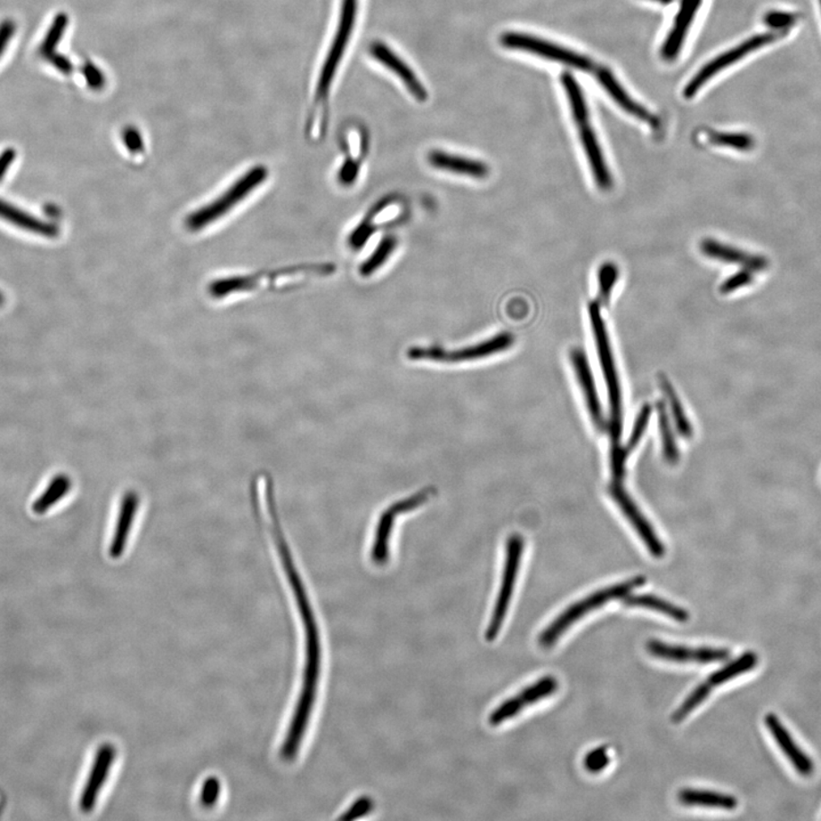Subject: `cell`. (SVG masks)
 <instances>
[{"label":"cell","mask_w":821,"mask_h":821,"mask_svg":"<svg viewBox=\"0 0 821 821\" xmlns=\"http://www.w3.org/2000/svg\"><path fill=\"white\" fill-rule=\"evenodd\" d=\"M284 572L287 574L289 585L295 594L298 611L303 620L305 633V666L303 683L298 697L295 710L289 725L286 737L281 746L280 755L287 763L296 759L298 752L308 731L310 718L317 701L318 682L321 678L322 649L320 632H318L317 619H315L313 607L310 605L308 591L305 589L303 580L298 573L295 561H293L290 549L280 552Z\"/></svg>","instance_id":"obj_1"},{"label":"cell","mask_w":821,"mask_h":821,"mask_svg":"<svg viewBox=\"0 0 821 821\" xmlns=\"http://www.w3.org/2000/svg\"><path fill=\"white\" fill-rule=\"evenodd\" d=\"M360 0H343L340 5L337 30H335L329 52L323 62L320 76L315 87L314 112L309 119V136L318 140L325 136L326 127V106L329 100L331 87H333L335 75L342 63L350 44L352 32H354L359 13Z\"/></svg>","instance_id":"obj_2"},{"label":"cell","mask_w":821,"mask_h":821,"mask_svg":"<svg viewBox=\"0 0 821 821\" xmlns=\"http://www.w3.org/2000/svg\"><path fill=\"white\" fill-rule=\"evenodd\" d=\"M589 317L595 344H597L600 364H602L603 376H605L608 397H610L611 448H616L620 445L623 428L622 394H620L618 370H616L607 327L602 314L600 312L599 304H590Z\"/></svg>","instance_id":"obj_3"},{"label":"cell","mask_w":821,"mask_h":821,"mask_svg":"<svg viewBox=\"0 0 821 821\" xmlns=\"http://www.w3.org/2000/svg\"><path fill=\"white\" fill-rule=\"evenodd\" d=\"M645 583L646 578L644 576L631 578V580L610 586V588L599 590L597 593L590 594L589 597L573 603L567 610L561 612L558 618L552 620L549 627L543 629V632L539 637V644L543 648H550L583 616L589 614L591 611L598 610V608L606 605L611 600L623 599L625 595L640 588Z\"/></svg>","instance_id":"obj_4"},{"label":"cell","mask_w":821,"mask_h":821,"mask_svg":"<svg viewBox=\"0 0 821 821\" xmlns=\"http://www.w3.org/2000/svg\"><path fill=\"white\" fill-rule=\"evenodd\" d=\"M514 344V337L509 333H501L487 340L459 350H445L441 346H415L408 348L406 356L411 361H429L436 363H462L487 359V357L508 351Z\"/></svg>","instance_id":"obj_5"},{"label":"cell","mask_w":821,"mask_h":821,"mask_svg":"<svg viewBox=\"0 0 821 821\" xmlns=\"http://www.w3.org/2000/svg\"><path fill=\"white\" fill-rule=\"evenodd\" d=\"M522 551H524V540L521 535L513 534L508 539L507 556H505V564L504 576H502L501 588L497 595L495 611L492 618L489 620L485 638L489 642L495 641L499 636L502 625H504L505 616L509 610L510 602H512L514 585H516L519 565H521Z\"/></svg>","instance_id":"obj_6"},{"label":"cell","mask_w":821,"mask_h":821,"mask_svg":"<svg viewBox=\"0 0 821 821\" xmlns=\"http://www.w3.org/2000/svg\"><path fill=\"white\" fill-rule=\"evenodd\" d=\"M500 42L504 49L539 55V57L576 67L578 70L591 71L593 69V63L590 58L552 44V42L526 35V33L505 32L500 37Z\"/></svg>","instance_id":"obj_7"},{"label":"cell","mask_w":821,"mask_h":821,"mask_svg":"<svg viewBox=\"0 0 821 821\" xmlns=\"http://www.w3.org/2000/svg\"><path fill=\"white\" fill-rule=\"evenodd\" d=\"M406 210V204L397 195H388L379 200L364 219L356 225L347 237V245L352 250L359 251L368 245L379 229L387 225L397 222Z\"/></svg>","instance_id":"obj_8"},{"label":"cell","mask_w":821,"mask_h":821,"mask_svg":"<svg viewBox=\"0 0 821 821\" xmlns=\"http://www.w3.org/2000/svg\"><path fill=\"white\" fill-rule=\"evenodd\" d=\"M784 31L761 33V35L753 36L750 40L744 41L743 44L736 46L735 49L714 58L713 61L709 62L708 65L701 67L699 74L693 76L691 82H689L686 88H684L683 96L686 97V99H692V97L695 96L696 93L699 92V89L703 86L709 79L718 74V72L726 69V67H728L729 66H733L734 63L739 61V59L745 58L747 54L754 52V50L761 49V47L777 40L778 38L784 37Z\"/></svg>","instance_id":"obj_9"},{"label":"cell","mask_w":821,"mask_h":821,"mask_svg":"<svg viewBox=\"0 0 821 821\" xmlns=\"http://www.w3.org/2000/svg\"><path fill=\"white\" fill-rule=\"evenodd\" d=\"M431 495L432 489H424V491L419 492L418 495L397 502V504L390 505L388 509L385 510V513H382L380 519H379L377 531L376 535H374V541L371 549V560L374 564L378 566L385 565L389 559V540L391 531H393V526L395 524V519H397L399 514L411 512V510L420 507V505L424 504Z\"/></svg>","instance_id":"obj_10"},{"label":"cell","mask_w":821,"mask_h":821,"mask_svg":"<svg viewBox=\"0 0 821 821\" xmlns=\"http://www.w3.org/2000/svg\"><path fill=\"white\" fill-rule=\"evenodd\" d=\"M558 680L554 676L548 675L540 679L539 682L527 687L518 695L509 699L504 703L497 706L488 717V723L493 727L501 725L510 718L516 717L521 710L527 706L536 703V701L547 699L556 691H558Z\"/></svg>","instance_id":"obj_11"},{"label":"cell","mask_w":821,"mask_h":821,"mask_svg":"<svg viewBox=\"0 0 821 821\" xmlns=\"http://www.w3.org/2000/svg\"><path fill=\"white\" fill-rule=\"evenodd\" d=\"M646 649L654 657L675 663L709 665V663L725 662L730 656L729 650L725 648H709V647L689 648V647L666 644V642L655 639L647 642Z\"/></svg>","instance_id":"obj_12"},{"label":"cell","mask_w":821,"mask_h":821,"mask_svg":"<svg viewBox=\"0 0 821 821\" xmlns=\"http://www.w3.org/2000/svg\"><path fill=\"white\" fill-rule=\"evenodd\" d=\"M370 54L382 67L393 72L401 80L404 87L406 88V91L414 99L420 102V103H424V102L428 100L427 88L424 87L415 70L394 49H391L386 42H373L370 46Z\"/></svg>","instance_id":"obj_13"},{"label":"cell","mask_w":821,"mask_h":821,"mask_svg":"<svg viewBox=\"0 0 821 821\" xmlns=\"http://www.w3.org/2000/svg\"><path fill=\"white\" fill-rule=\"evenodd\" d=\"M116 747L108 743L103 744L97 750L91 772L85 782L83 792L80 794L79 808L83 812L88 814L95 808L101 790H103L114 760H116Z\"/></svg>","instance_id":"obj_14"},{"label":"cell","mask_w":821,"mask_h":821,"mask_svg":"<svg viewBox=\"0 0 821 821\" xmlns=\"http://www.w3.org/2000/svg\"><path fill=\"white\" fill-rule=\"evenodd\" d=\"M611 495L614 497L616 504H618L620 510H622L624 516L631 522L633 529L639 534L642 542L646 544L650 554H652L655 558H661V557L665 556V546L659 541L658 536L655 533L652 525L649 524V522L647 521L644 514L638 509L635 502H633L631 497L628 495V493L625 492V489L620 486L618 482L611 485Z\"/></svg>","instance_id":"obj_15"},{"label":"cell","mask_w":821,"mask_h":821,"mask_svg":"<svg viewBox=\"0 0 821 821\" xmlns=\"http://www.w3.org/2000/svg\"><path fill=\"white\" fill-rule=\"evenodd\" d=\"M427 161L433 169L470 180H486L491 173L488 165L482 160L444 150H432L428 153Z\"/></svg>","instance_id":"obj_16"},{"label":"cell","mask_w":821,"mask_h":821,"mask_svg":"<svg viewBox=\"0 0 821 821\" xmlns=\"http://www.w3.org/2000/svg\"><path fill=\"white\" fill-rule=\"evenodd\" d=\"M764 723L765 726L768 727L773 739H775L778 745H780L781 750L785 753L787 759L793 764V767L799 775L810 776L811 773H814V763H812L810 757L797 745L792 736H790L785 727L781 725L780 718L775 716V714L769 713L768 716L764 717Z\"/></svg>","instance_id":"obj_17"},{"label":"cell","mask_w":821,"mask_h":821,"mask_svg":"<svg viewBox=\"0 0 821 821\" xmlns=\"http://www.w3.org/2000/svg\"><path fill=\"white\" fill-rule=\"evenodd\" d=\"M595 76H597L598 82L602 84V86L610 94L611 99L614 100L624 112L636 117L638 120L648 123L653 129H658V119L655 117L653 113H650L648 110L644 108V106L637 103V102L629 95L627 91L620 86L618 79L615 78L610 69H607V67H599L597 72H595Z\"/></svg>","instance_id":"obj_18"},{"label":"cell","mask_w":821,"mask_h":821,"mask_svg":"<svg viewBox=\"0 0 821 821\" xmlns=\"http://www.w3.org/2000/svg\"><path fill=\"white\" fill-rule=\"evenodd\" d=\"M571 360L574 370H576L578 382H580L583 394L586 399V406L589 408L591 418H593L595 427L602 431L606 427L605 419H603L602 406H600L598 391L595 388L594 378L591 372L590 364L585 352L580 348H576L571 352Z\"/></svg>","instance_id":"obj_19"},{"label":"cell","mask_w":821,"mask_h":821,"mask_svg":"<svg viewBox=\"0 0 821 821\" xmlns=\"http://www.w3.org/2000/svg\"><path fill=\"white\" fill-rule=\"evenodd\" d=\"M346 159L338 170L340 185L350 187L359 180L361 163L368 152L367 136L361 131L352 129L346 135Z\"/></svg>","instance_id":"obj_20"},{"label":"cell","mask_w":821,"mask_h":821,"mask_svg":"<svg viewBox=\"0 0 821 821\" xmlns=\"http://www.w3.org/2000/svg\"><path fill=\"white\" fill-rule=\"evenodd\" d=\"M580 138L599 189L610 190L612 186L611 174L610 169H608L597 136H595L594 130L591 129L589 122L580 125Z\"/></svg>","instance_id":"obj_21"},{"label":"cell","mask_w":821,"mask_h":821,"mask_svg":"<svg viewBox=\"0 0 821 821\" xmlns=\"http://www.w3.org/2000/svg\"><path fill=\"white\" fill-rule=\"evenodd\" d=\"M701 0H682L680 11L676 15L674 29L671 30L669 38L663 46L662 55L667 61H672L682 49L684 38L701 6Z\"/></svg>","instance_id":"obj_22"},{"label":"cell","mask_w":821,"mask_h":821,"mask_svg":"<svg viewBox=\"0 0 821 821\" xmlns=\"http://www.w3.org/2000/svg\"><path fill=\"white\" fill-rule=\"evenodd\" d=\"M0 219L23 229V231L38 234V236L46 237H57L58 236L57 225L44 222L38 217L13 206V204L6 202L3 199H0Z\"/></svg>","instance_id":"obj_23"},{"label":"cell","mask_w":821,"mask_h":821,"mask_svg":"<svg viewBox=\"0 0 821 821\" xmlns=\"http://www.w3.org/2000/svg\"><path fill=\"white\" fill-rule=\"evenodd\" d=\"M701 251L709 258L725 263H739V265L745 266L748 270L760 271L765 267L763 258L744 253L742 250L720 244V242L716 240L705 239L701 241Z\"/></svg>","instance_id":"obj_24"},{"label":"cell","mask_w":821,"mask_h":821,"mask_svg":"<svg viewBox=\"0 0 821 821\" xmlns=\"http://www.w3.org/2000/svg\"><path fill=\"white\" fill-rule=\"evenodd\" d=\"M138 504V495L135 492L126 493V495L123 496L120 514L118 516L116 531H114L112 543L109 550L110 556L114 559L119 558L123 550H125L127 536L129 535L131 525H133Z\"/></svg>","instance_id":"obj_25"},{"label":"cell","mask_w":821,"mask_h":821,"mask_svg":"<svg viewBox=\"0 0 821 821\" xmlns=\"http://www.w3.org/2000/svg\"><path fill=\"white\" fill-rule=\"evenodd\" d=\"M680 803L687 807L714 808V809L734 810L738 806L733 795L710 792L705 790L684 789L678 794Z\"/></svg>","instance_id":"obj_26"},{"label":"cell","mask_w":821,"mask_h":821,"mask_svg":"<svg viewBox=\"0 0 821 821\" xmlns=\"http://www.w3.org/2000/svg\"><path fill=\"white\" fill-rule=\"evenodd\" d=\"M623 603L629 607L647 608V610L661 612V614L669 616V618L680 623H686L691 618L689 612L683 608L674 605L667 600L653 594L629 593L623 598Z\"/></svg>","instance_id":"obj_27"},{"label":"cell","mask_w":821,"mask_h":821,"mask_svg":"<svg viewBox=\"0 0 821 821\" xmlns=\"http://www.w3.org/2000/svg\"><path fill=\"white\" fill-rule=\"evenodd\" d=\"M397 246L398 239L397 236H386L382 237L371 254L364 262H361L359 267V273L361 278H371L378 271H380L393 257Z\"/></svg>","instance_id":"obj_28"},{"label":"cell","mask_w":821,"mask_h":821,"mask_svg":"<svg viewBox=\"0 0 821 821\" xmlns=\"http://www.w3.org/2000/svg\"><path fill=\"white\" fill-rule=\"evenodd\" d=\"M757 663H759L757 655L753 652H747L743 654L742 656L736 658L735 661L729 663L728 665L723 666L720 670L714 672V674L709 676V679L706 680V682L713 688L720 686V684L735 679L736 676L746 674V672L754 669Z\"/></svg>","instance_id":"obj_29"},{"label":"cell","mask_w":821,"mask_h":821,"mask_svg":"<svg viewBox=\"0 0 821 821\" xmlns=\"http://www.w3.org/2000/svg\"><path fill=\"white\" fill-rule=\"evenodd\" d=\"M70 488L71 480L67 475L61 474L57 476V477H54L52 482L49 483V487L45 489L40 499L36 500L35 504H33V513L37 514L47 513V510L52 508L54 504H57L58 502L62 499V497H65L67 495Z\"/></svg>","instance_id":"obj_30"},{"label":"cell","mask_w":821,"mask_h":821,"mask_svg":"<svg viewBox=\"0 0 821 821\" xmlns=\"http://www.w3.org/2000/svg\"><path fill=\"white\" fill-rule=\"evenodd\" d=\"M561 84L567 92V96L569 99V104H571L572 112L574 116V120L578 123V126L583 125V123L589 122V112L586 108L585 97L580 86L576 82V79L571 74H563L561 76Z\"/></svg>","instance_id":"obj_31"},{"label":"cell","mask_w":821,"mask_h":821,"mask_svg":"<svg viewBox=\"0 0 821 821\" xmlns=\"http://www.w3.org/2000/svg\"><path fill=\"white\" fill-rule=\"evenodd\" d=\"M67 24H69V18H67L66 13H58L55 16L40 47V53L42 58H49L50 55L57 53L58 46L61 42L63 35H65Z\"/></svg>","instance_id":"obj_32"},{"label":"cell","mask_w":821,"mask_h":821,"mask_svg":"<svg viewBox=\"0 0 821 821\" xmlns=\"http://www.w3.org/2000/svg\"><path fill=\"white\" fill-rule=\"evenodd\" d=\"M662 388L665 390L667 401H669L671 414L674 416L676 429H678L680 435L684 438H691L692 435V425L689 424L686 414H684L682 402H680L670 382L665 378H662Z\"/></svg>","instance_id":"obj_33"},{"label":"cell","mask_w":821,"mask_h":821,"mask_svg":"<svg viewBox=\"0 0 821 821\" xmlns=\"http://www.w3.org/2000/svg\"><path fill=\"white\" fill-rule=\"evenodd\" d=\"M658 419L663 452H665V460L674 465L679 460V452L678 448H676L674 433H672L669 415H667L666 407L663 403L658 406Z\"/></svg>","instance_id":"obj_34"},{"label":"cell","mask_w":821,"mask_h":821,"mask_svg":"<svg viewBox=\"0 0 821 821\" xmlns=\"http://www.w3.org/2000/svg\"><path fill=\"white\" fill-rule=\"evenodd\" d=\"M712 691L713 687L710 686L708 682L699 684V686L695 688V691H693L691 695L684 700L683 703L679 706L678 709L672 714V722H683L693 709H696L701 703H704Z\"/></svg>","instance_id":"obj_35"},{"label":"cell","mask_w":821,"mask_h":821,"mask_svg":"<svg viewBox=\"0 0 821 821\" xmlns=\"http://www.w3.org/2000/svg\"><path fill=\"white\" fill-rule=\"evenodd\" d=\"M619 268L614 263H603L598 271L599 303L607 306L610 303L612 289L619 280Z\"/></svg>","instance_id":"obj_36"},{"label":"cell","mask_w":821,"mask_h":821,"mask_svg":"<svg viewBox=\"0 0 821 821\" xmlns=\"http://www.w3.org/2000/svg\"><path fill=\"white\" fill-rule=\"evenodd\" d=\"M709 142L738 151H748L754 147L752 136L743 133H713L709 135Z\"/></svg>","instance_id":"obj_37"},{"label":"cell","mask_w":821,"mask_h":821,"mask_svg":"<svg viewBox=\"0 0 821 821\" xmlns=\"http://www.w3.org/2000/svg\"><path fill=\"white\" fill-rule=\"evenodd\" d=\"M650 415H652V407L649 406H645L641 408L639 415L636 420L635 425H633V431L631 437H629V443L627 448H625V452L627 454L631 453L632 451H635L638 444L640 443L642 435H644L647 424H649Z\"/></svg>","instance_id":"obj_38"},{"label":"cell","mask_w":821,"mask_h":821,"mask_svg":"<svg viewBox=\"0 0 821 821\" xmlns=\"http://www.w3.org/2000/svg\"><path fill=\"white\" fill-rule=\"evenodd\" d=\"M220 789L222 787H220V781L217 778H208L203 782L201 790H200V803L202 804V807L207 808V809L214 807L220 797Z\"/></svg>","instance_id":"obj_39"},{"label":"cell","mask_w":821,"mask_h":821,"mask_svg":"<svg viewBox=\"0 0 821 821\" xmlns=\"http://www.w3.org/2000/svg\"><path fill=\"white\" fill-rule=\"evenodd\" d=\"M610 755H608L607 747H598L586 754L585 759V767L589 772L597 773L610 764Z\"/></svg>","instance_id":"obj_40"},{"label":"cell","mask_w":821,"mask_h":821,"mask_svg":"<svg viewBox=\"0 0 821 821\" xmlns=\"http://www.w3.org/2000/svg\"><path fill=\"white\" fill-rule=\"evenodd\" d=\"M374 803L372 799L368 797L360 798L352 803V806L343 816L339 817L340 820H354L361 817L369 815L373 810Z\"/></svg>","instance_id":"obj_41"},{"label":"cell","mask_w":821,"mask_h":821,"mask_svg":"<svg viewBox=\"0 0 821 821\" xmlns=\"http://www.w3.org/2000/svg\"><path fill=\"white\" fill-rule=\"evenodd\" d=\"M797 20V16L786 12H769L764 16V23L769 25L770 28L780 30V31L782 29H789Z\"/></svg>","instance_id":"obj_42"},{"label":"cell","mask_w":821,"mask_h":821,"mask_svg":"<svg viewBox=\"0 0 821 821\" xmlns=\"http://www.w3.org/2000/svg\"><path fill=\"white\" fill-rule=\"evenodd\" d=\"M752 280L753 276L750 272H740V273L735 274L728 280H726L720 288V291L722 293L734 292L735 290H737V289L745 287L747 284H750Z\"/></svg>","instance_id":"obj_43"},{"label":"cell","mask_w":821,"mask_h":821,"mask_svg":"<svg viewBox=\"0 0 821 821\" xmlns=\"http://www.w3.org/2000/svg\"><path fill=\"white\" fill-rule=\"evenodd\" d=\"M16 32V24L14 21L11 19L4 20L0 23V58L3 57V54L5 53L8 45L14 37Z\"/></svg>","instance_id":"obj_44"},{"label":"cell","mask_w":821,"mask_h":821,"mask_svg":"<svg viewBox=\"0 0 821 821\" xmlns=\"http://www.w3.org/2000/svg\"><path fill=\"white\" fill-rule=\"evenodd\" d=\"M49 61L52 63V66L55 69L61 72L62 75L69 76L72 71H74V66L70 62V59L66 57V55L54 53L50 55Z\"/></svg>","instance_id":"obj_45"},{"label":"cell","mask_w":821,"mask_h":821,"mask_svg":"<svg viewBox=\"0 0 821 821\" xmlns=\"http://www.w3.org/2000/svg\"><path fill=\"white\" fill-rule=\"evenodd\" d=\"M15 157L16 152L14 148L11 147L6 148V150L0 155V182L6 176L8 169H10L13 163H14Z\"/></svg>","instance_id":"obj_46"},{"label":"cell","mask_w":821,"mask_h":821,"mask_svg":"<svg viewBox=\"0 0 821 821\" xmlns=\"http://www.w3.org/2000/svg\"><path fill=\"white\" fill-rule=\"evenodd\" d=\"M84 76L87 80V84L92 88L100 87L102 85V76L99 70L92 65H86L84 67Z\"/></svg>","instance_id":"obj_47"},{"label":"cell","mask_w":821,"mask_h":821,"mask_svg":"<svg viewBox=\"0 0 821 821\" xmlns=\"http://www.w3.org/2000/svg\"><path fill=\"white\" fill-rule=\"evenodd\" d=\"M654 2L662 4V5H670V4L674 3V0H654Z\"/></svg>","instance_id":"obj_48"},{"label":"cell","mask_w":821,"mask_h":821,"mask_svg":"<svg viewBox=\"0 0 821 821\" xmlns=\"http://www.w3.org/2000/svg\"><path fill=\"white\" fill-rule=\"evenodd\" d=\"M3 303H4V297H3L2 293H0V306H2Z\"/></svg>","instance_id":"obj_49"},{"label":"cell","mask_w":821,"mask_h":821,"mask_svg":"<svg viewBox=\"0 0 821 821\" xmlns=\"http://www.w3.org/2000/svg\"><path fill=\"white\" fill-rule=\"evenodd\" d=\"M820 5H821V0H820Z\"/></svg>","instance_id":"obj_50"}]
</instances>
